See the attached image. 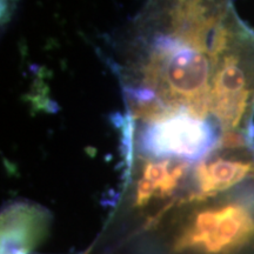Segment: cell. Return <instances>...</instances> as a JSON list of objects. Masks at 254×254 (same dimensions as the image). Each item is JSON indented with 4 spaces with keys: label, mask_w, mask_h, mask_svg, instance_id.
<instances>
[{
    "label": "cell",
    "mask_w": 254,
    "mask_h": 254,
    "mask_svg": "<svg viewBox=\"0 0 254 254\" xmlns=\"http://www.w3.org/2000/svg\"><path fill=\"white\" fill-rule=\"evenodd\" d=\"M46 227L40 208L15 205L1 218V254H30L39 243Z\"/></svg>",
    "instance_id": "7a4b0ae2"
},
{
    "label": "cell",
    "mask_w": 254,
    "mask_h": 254,
    "mask_svg": "<svg viewBox=\"0 0 254 254\" xmlns=\"http://www.w3.org/2000/svg\"><path fill=\"white\" fill-rule=\"evenodd\" d=\"M192 204L173 236V253L254 254V179Z\"/></svg>",
    "instance_id": "6da1fadb"
}]
</instances>
